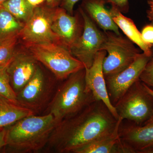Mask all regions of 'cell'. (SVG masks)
<instances>
[{"label":"cell","instance_id":"cell-1","mask_svg":"<svg viewBox=\"0 0 153 153\" xmlns=\"http://www.w3.org/2000/svg\"><path fill=\"white\" fill-rule=\"evenodd\" d=\"M123 120L120 117L117 119L104 102L96 100L57 123L47 146L57 153H74L112 132Z\"/></svg>","mask_w":153,"mask_h":153},{"label":"cell","instance_id":"cell-2","mask_svg":"<svg viewBox=\"0 0 153 153\" xmlns=\"http://www.w3.org/2000/svg\"><path fill=\"white\" fill-rule=\"evenodd\" d=\"M57 123L51 114L28 116L7 127L5 151L37 152L47 146Z\"/></svg>","mask_w":153,"mask_h":153},{"label":"cell","instance_id":"cell-3","mask_svg":"<svg viewBox=\"0 0 153 153\" xmlns=\"http://www.w3.org/2000/svg\"><path fill=\"white\" fill-rule=\"evenodd\" d=\"M66 79L47 105V114H51L57 123L96 100L86 86L85 68Z\"/></svg>","mask_w":153,"mask_h":153},{"label":"cell","instance_id":"cell-4","mask_svg":"<svg viewBox=\"0 0 153 153\" xmlns=\"http://www.w3.org/2000/svg\"><path fill=\"white\" fill-rule=\"evenodd\" d=\"M30 52L58 80H64L85 68L83 63L74 57L70 50L60 44L47 43L29 46Z\"/></svg>","mask_w":153,"mask_h":153},{"label":"cell","instance_id":"cell-5","mask_svg":"<svg viewBox=\"0 0 153 153\" xmlns=\"http://www.w3.org/2000/svg\"><path fill=\"white\" fill-rule=\"evenodd\" d=\"M119 117L143 126L153 114V97L140 79L114 105Z\"/></svg>","mask_w":153,"mask_h":153},{"label":"cell","instance_id":"cell-6","mask_svg":"<svg viewBox=\"0 0 153 153\" xmlns=\"http://www.w3.org/2000/svg\"><path fill=\"white\" fill-rule=\"evenodd\" d=\"M104 32L105 40L101 50L108 53L102 62L103 74L106 76L118 73L128 67L140 52L127 37L111 31Z\"/></svg>","mask_w":153,"mask_h":153},{"label":"cell","instance_id":"cell-7","mask_svg":"<svg viewBox=\"0 0 153 153\" xmlns=\"http://www.w3.org/2000/svg\"><path fill=\"white\" fill-rule=\"evenodd\" d=\"M56 8L47 4H42L35 8L32 16L25 23L19 36L28 47L47 43L60 45L58 38L52 29Z\"/></svg>","mask_w":153,"mask_h":153},{"label":"cell","instance_id":"cell-8","mask_svg":"<svg viewBox=\"0 0 153 153\" xmlns=\"http://www.w3.org/2000/svg\"><path fill=\"white\" fill-rule=\"evenodd\" d=\"M79 11L83 19V30L69 50L74 57L83 63L85 68H88L92 65L97 53L101 51L105 35L83 9L80 8Z\"/></svg>","mask_w":153,"mask_h":153},{"label":"cell","instance_id":"cell-9","mask_svg":"<svg viewBox=\"0 0 153 153\" xmlns=\"http://www.w3.org/2000/svg\"><path fill=\"white\" fill-rule=\"evenodd\" d=\"M54 86L38 66L30 81L17 94V104L34 113L49 104Z\"/></svg>","mask_w":153,"mask_h":153},{"label":"cell","instance_id":"cell-10","mask_svg":"<svg viewBox=\"0 0 153 153\" xmlns=\"http://www.w3.org/2000/svg\"><path fill=\"white\" fill-rule=\"evenodd\" d=\"M152 57L143 52L140 53L125 69L116 74L105 76L110 100L114 106L134 83L139 79L145 66Z\"/></svg>","mask_w":153,"mask_h":153},{"label":"cell","instance_id":"cell-11","mask_svg":"<svg viewBox=\"0 0 153 153\" xmlns=\"http://www.w3.org/2000/svg\"><path fill=\"white\" fill-rule=\"evenodd\" d=\"M119 134L124 153H150L153 149V123L138 126L122 121Z\"/></svg>","mask_w":153,"mask_h":153},{"label":"cell","instance_id":"cell-12","mask_svg":"<svg viewBox=\"0 0 153 153\" xmlns=\"http://www.w3.org/2000/svg\"><path fill=\"white\" fill-rule=\"evenodd\" d=\"M106 55L104 50L99 51L92 65L89 68H85V83L96 100L104 102L114 117L118 120L119 117L116 110L110 100L102 69V62Z\"/></svg>","mask_w":153,"mask_h":153},{"label":"cell","instance_id":"cell-13","mask_svg":"<svg viewBox=\"0 0 153 153\" xmlns=\"http://www.w3.org/2000/svg\"><path fill=\"white\" fill-rule=\"evenodd\" d=\"M37 60L32 54L16 52L7 66L11 86L19 93L30 81L38 67Z\"/></svg>","mask_w":153,"mask_h":153},{"label":"cell","instance_id":"cell-14","mask_svg":"<svg viewBox=\"0 0 153 153\" xmlns=\"http://www.w3.org/2000/svg\"><path fill=\"white\" fill-rule=\"evenodd\" d=\"M52 29L60 45L69 50L82 33L77 18L68 13L63 8L57 7L55 9Z\"/></svg>","mask_w":153,"mask_h":153},{"label":"cell","instance_id":"cell-15","mask_svg":"<svg viewBox=\"0 0 153 153\" xmlns=\"http://www.w3.org/2000/svg\"><path fill=\"white\" fill-rule=\"evenodd\" d=\"M105 0H84L82 7L93 22L104 32L111 31L120 35L110 10L105 7Z\"/></svg>","mask_w":153,"mask_h":153},{"label":"cell","instance_id":"cell-16","mask_svg":"<svg viewBox=\"0 0 153 153\" xmlns=\"http://www.w3.org/2000/svg\"><path fill=\"white\" fill-rule=\"evenodd\" d=\"M109 10L115 23L126 37L136 44L145 54L150 57L152 56V46L145 43L143 40L141 33L138 30L133 21L124 16L123 13L114 7H111Z\"/></svg>","mask_w":153,"mask_h":153},{"label":"cell","instance_id":"cell-17","mask_svg":"<svg viewBox=\"0 0 153 153\" xmlns=\"http://www.w3.org/2000/svg\"><path fill=\"white\" fill-rule=\"evenodd\" d=\"M121 123L112 132L88 144L74 153H123L119 134Z\"/></svg>","mask_w":153,"mask_h":153},{"label":"cell","instance_id":"cell-18","mask_svg":"<svg viewBox=\"0 0 153 153\" xmlns=\"http://www.w3.org/2000/svg\"><path fill=\"white\" fill-rule=\"evenodd\" d=\"M34 114L32 111L0 96V128L7 127L23 118Z\"/></svg>","mask_w":153,"mask_h":153},{"label":"cell","instance_id":"cell-19","mask_svg":"<svg viewBox=\"0 0 153 153\" xmlns=\"http://www.w3.org/2000/svg\"><path fill=\"white\" fill-rule=\"evenodd\" d=\"M25 23L0 6V43L20 36Z\"/></svg>","mask_w":153,"mask_h":153},{"label":"cell","instance_id":"cell-20","mask_svg":"<svg viewBox=\"0 0 153 153\" xmlns=\"http://www.w3.org/2000/svg\"><path fill=\"white\" fill-rule=\"evenodd\" d=\"M0 6L25 24L31 16L35 9L27 0H7Z\"/></svg>","mask_w":153,"mask_h":153},{"label":"cell","instance_id":"cell-21","mask_svg":"<svg viewBox=\"0 0 153 153\" xmlns=\"http://www.w3.org/2000/svg\"><path fill=\"white\" fill-rule=\"evenodd\" d=\"M7 66H0V96L17 104L16 94L11 86Z\"/></svg>","mask_w":153,"mask_h":153},{"label":"cell","instance_id":"cell-22","mask_svg":"<svg viewBox=\"0 0 153 153\" xmlns=\"http://www.w3.org/2000/svg\"><path fill=\"white\" fill-rule=\"evenodd\" d=\"M17 38H12L0 43V66H7L13 57Z\"/></svg>","mask_w":153,"mask_h":153},{"label":"cell","instance_id":"cell-23","mask_svg":"<svg viewBox=\"0 0 153 153\" xmlns=\"http://www.w3.org/2000/svg\"><path fill=\"white\" fill-rule=\"evenodd\" d=\"M140 80L153 89V56L146 64L140 76Z\"/></svg>","mask_w":153,"mask_h":153},{"label":"cell","instance_id":"cell-24","mask_svg":"<svg viewBox=\"0 0 153 153\" xmlns=\"http://www.w3.org/2000/svg\"><path fill=\"white\" fill-rule=\"evenodd\" d=\"M106 3H109L111 7L117 9L122 13H127L129 9V0H105Z\"/></svg>","mask_w":153,"mask_h":153},{"label":"cell","instance_id":"cell-25","mask_svg":"<svg viewBox=\"0 0 153 153\" xmlns=\"http://www.w3.org/2000/svg\"><path fill=\"white\" fill-rule=\"evenodd\" d=\"M142 37L145 43L153 46V25H146L141 32Z\"/></svg>","mask_w":153,"mask_h":153},{"label":"cell","instance_id":"cell-26","mask_svg":"<svg viewBox=\"0 0 153 153\" xmlns=\"http://www.w3.org/2000/svg\"><path fill=\"white\" fill-rule=\"evenodd\" d=\"M80 0H62L60 5L68 13L72 15L75 4Z\"/></svg>","mask_w":153,"mask_h":153},{"label":"cell","instance_id":"cell-27","mask_svg":"<svg viewBox=\"0 0 153 153\" xmlns=\"http://www.w3.org/2000/svg\"><path fill=\"white\" fill-rule=\"evenodd\" d=\"M7 128H0V151L2 150L6 145Z\"/></svg>","mask_w":153,"mask_h":153},{"label":"cell","instance_id":"cell-28","mask_svg":"<svg viewBox=\"0 0 153 153\" xmlns=\"http://www.w3.org/2000/svg\"><path fill=\"white\" fill-rule=\"evenodd\" d=\"M149 8L147 10V17L150 22H153V0H148Z\"/></svg>","mask_w":153,"mask_h":153},{"label":"cell","instance_id":"cell-29","mask_svg":"<svg viewBox=\"0 0 153 153\" xmlns=\"http://www.w3.org/2000/svg\"><path fill=\"white\" fill-rule=\"evenodd\" d=\"M62 0H46V4L52 7H57L61 4Z\"/></svg>","mask_w":153,"mask_h":153},{"label":"cell","instance_id":"cell-30","mask_svg":"<svg viewBox=\"0 0 153 153\" xmlns=\"http://www.w3.org/2000/svg\"><path fill=\"white\" fill-rule=\"evenodd\" d=\"M27 1L31 5L35 8L43 4L44 3H46V0H27Z\"/></svg>","mask_w":153,"mask_h":153},{"label":"cell","instance_id":"cell-31","mask_svg":"<svg viewBox=\"0 0 153 153\" xmlns=\"http://www.w3.org/2000/svg\"><path fill=\"white\" fill-rule=\"evenodd\" d=\"M144 84L145 87H146V90H147L148 92H149V93H150L151 94H152V95L153 97V89L152 88H151L150 87H149V86H148L147 85H146V84H145L144 83ZM152 123H153V115L152 116V117H151V118L148 121H147L145 123L144 125L149 124Z\"/></svg>","mask_w":153,"mask_h":153},{"label":"cell","instance_id":"cell-32","mask_svg":"<svg viewBox=\"0 0 153 153\" xmlns=\"http://www.w3.org/2000/svg\"><path fill=\"white\" fill-rule=\"evenodd\" d=\"M7 1V0H0V5Z\"/></svg>","mask_w":153,"mask_h":153},{"label":"cell","instance_id":"cell-33","mask_svg":"<svg viewBox=\"0 0 153 153\" xmlns=\"http://www.w3.org/2000/svg\"><path fill=\"white\" fill-rule=\"evenodd\" d=\"M150 153H153V149L151 151Z\"/></svg>","mask_w":153,"mask_h":153},{"label":"cell","instance_id":"cell-34","mask_svg":"<svg viewBox=\"0 0 153 153\" xmlns=\"http://www.w3.org/2000/svg\"><path fill=\"white\" fill-rule=\"evenodd\" d=\"M152 24H153V22H152Z\"/></svg>","mask_w":153,"mask_h":153}]
</instances>
